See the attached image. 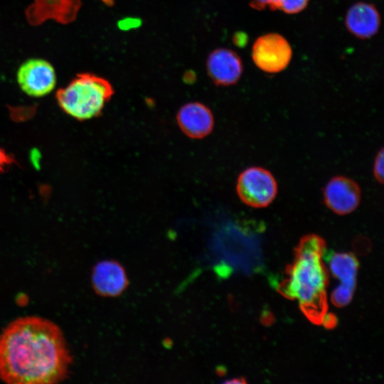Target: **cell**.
Listing matches in <instances>:
<instances>
[{
	"label": "cell",
	"instance_id": "cell-1",
	"mask_svg": "<svg viewBox=\"0 0 384 384\" xmlns=\"http://www.w3.org/2000/svg\"><path fill=\"white\" fill-rule=\"evenodd\" d=\"M72 356L61 329L39 316H23L0 334V378L11 384H50L65 380Z\"/></svg>",
	"mask_w": 384,
	"mask_h": 384
},
{
	"label": "cell",
	"instance_id": "cell-2",
	"mask_svg": "<svg viewBox=\"0 0 384 384\" xmlns=\"http://www.w3.org/2000/svg\"><path fill=\"white\" fill-rule=\"evenodd\" d=\"M325 241L317 235L301 238L292 265L286 270L287 278L278 291L288 299H297L301 310L311 322L320 324L327 311V270L321 261Z\"/></svg>",
	"mask_w": 384,
	"mask_h": 384
},
{
	"label": "cell",
	"instance_id": "cell-3",
	"mask_svg": "<svg viewBox=\"0 0 384 384\" xmlns=\"http://www.w3.org/2000/svg\"><path fill=\"white\" fill-rule=\"evenodd\" d=\"M114 95L112 84L92 73L78 74L55 95L60 108L68 115L85 121L99 116Z\"/></svg>",
	"mask_w": 384,
	"mask_h": 384
},
{
	"label": "cell",
	"instance_id": "cell-4",
	"mask_svg": "<svg viewBox=\"0 0 384 384\" xmlns=\"http://www.w3.org/2000/svg\"><path fill=\"white\" fill-rule=\"evenodd\" d=\"M277 191V183L274 176L262 167L247 168L237 180L236 191L240 199L252 208L268 206L275 199Z\"/></svg>",
	"mask_w": 384,
	"mask_h": 384
},
{
	"label": "cell",
	"instance_id": "cell-5",
	"mask_svg": "<svg viewBox=\"0 0 384 384\" xmlns=\"http://www.w3.org/2000/svg\"><path fill=\"white\" fill-rule=\"evenodd\" d=\"M292 50L289 43L282 35L270 33L262 35L255 41L252 49L254 63L268 73H277L289 64Z\"/></svg>",
	"mask_w": 384,
	"mask_h": 384
},
{
	"label": "cell",
	"instance_id": "cell-6",
	"mask_svg": "<svg viewBox=\"0 0 384 384\" xmlns=\"http://www.w3.org/2000/svg\"><path fill=\"white\" fill-rule=\"evenodd\" d=\"M16 79L20 88L28 95L35 97L48 95L56 84L53 65L40 58H31L23 63L18 69Z\"/></svg>",
	"mask_w": 384,
	"mask_h": 384
},
{
	"label": "cell",
	"instance_id": "cell-7",
	"mask_svg": "<svg viewBox=\"0 0 384 384\" xmlns=\"http://www.w3.org/2000/svg\"><path fill=\"white\" fill-rule=\"evenodd\" d=\"M326 206L336 214L343 215L353 212L359 206L361 191L353 179L336 176L331 178L323 191Z\"/></svg>",
	"mask_w": 384,
	"mask_h": 384
},
{
	"label": "cell",
	"instance_id": "cell-8",
	"mask_svg": "<svg viewBox=\"0 0 384 384\" xmlns=\"http://www.w3.org/2000/svg\"><path fill=\"white\" fill-rule=\"evenodd\" d=\"M206 68L208 76L215 85L229 86L239 80L243 65L237 53L229 48H220L209 54Z\"/></svg>",
	"mask_w": 384,
	"mask_h": 384
},
{
	"label": "cell",
	"instance_id": "cell-9",
	"mask_svg": "<svg viewBox=\"0 0 384 384\" xmlns=\"http://www.w3.org/2000/svg\"><path fill=\"white\" fill-rule=\"evenodd\" d=\"M91 280L95 292L107 297L120 295L127 289L129 282L123 266L112 260L97 262L93 267Z\"/></svg>",
	"mask_w": 384,
	"mask_h": 384
},
{
	"label": "cell",
	"instance_id": "cell-10",
	"mask_svg": "<svg viewBox=\"0 0 384 384\" xmlns=\"http://www.w3.org/2000/svg\"><path fill=\"white\" fill-rule=\"evenodd\" d=\"M176 120L181 131L193 139L206 137L212 132L214 125L211 110L198 102L183 105L176 114Z\"/></svg>",
	"mask_w": 384,
	"mask_h": 384
},
{
	"label": "cell",
	"instance_id": "cell-11",
	"mask_svg": "<svg viewBox=\"0 0 384 384\" xmlns=\"http://www.w3.org/2000/svg\"><path fill=\"white\" fill-rule=\"evenodd\" d=\"M345 25L356 37L366 39L377 33L380 26V16L372 4L357 2L347 11Z\"/></svg>",
	"mask_w": 384,
	"mask_h": 384
},
{
	"label": "cell",
	"instance_id": "cell-12",
	"mask_svg": "<svg viewBox=\"0 0 384 384\" xmlns=\"http://www.w3.org/2000/svg\"><path fill=\"white\" fill-rule=\"evenodd\" d=\"M79 6L78 0H34L28 18L36 23L47 18L66 23L75 17Z\"/></svg>",
	"mask_w": 384,
	"mask_h": 384
},
{
	"label": "cell",
	"instance_id": "cell-13",
	"mask_svg": "<svg viewBox=\"0 0 384 384\" xmlns=\"http://www.w3.org/2000/svg\"><path fill=\"white\" fill-rule=\"evenodd\" d=\"M333 276L341 284L355 289L358 262L356 257L348 252L329 253L326 257Z\"/></svg>",
	"mask_w": 384,
	"mask_h": 384
},
{
	"label": "cell",
	"instance_id": "cell-14",
	"mask_svg": "<svg viewBox=\"0 0 384 384\" xmlns=\"http://www.w3.org/2000/svg\"><path fill=\"white\" fill-rule=\"evenodd\" d=\"M354 290L350 287L343 284H340L332 292L331 297L332 303L338 307L346 306L350 303Z\"/></svg>",
	"mask_w": 384,
	"mask_h": 384
},
{
	"label": "cell",
	"instance_id": "cell-15",
	"mask_svg": "<svg viewBox=\"0 0 384 384\" xmlns=\"http://www.w3.org/2000/svg\"><path fill=\"white\" fill-rule=\"evenodd\" d=\"M309 0H277V10L289 14H297L304 10Z\"/></svg>",
	"mask_w": 384,
	"mask_h": 384
},
{
	"label": "cell",
	"instance_id": "cell-16",
	"mask_svg": "<svg viewBox=\"0 0 384 384\" xmlns=\"http://www.w3.org/2000/svg\"><path fill=\"white\" fill-rule=\"evenodd\" d=\"M384 151L381 149L375 156L373 164V175L375 179L383 183L384 174Z\"/></svg>",
	"mask_w": 384,
	"mask_h": 384
},
{
	"label": "cell",
	"instance_id": "cell-17",
	"mask_svg": "<svg viewBox=\"0 0 384 384\" xmlns=\"http://www.w3.org/2000/svg\"><path fill=\"white\" fill-rule=\"evenodd\" d=\"M16 162L14 156L0 146V174L7 171Z\"/></svg>",
	"mask_w": 384,
	"mask_h": 384
},
{
	"label": "cell",
	"instance_id": "cell-18",
	"mask_svg": "<svg viewBox=\"0 0 384 384\" xmlns=\"http://www.w3.org/2000/svg\"><path fill=\"white\" fill-rule=\"evenodd\" d=\"M277 0H252L250 5L257 10L265 9L267 6L271 10H277Z\"/></svg>",
	"mask_w": 384,
	"mask_h": 384
},
{
	"label": "cell",
	"instance_id": "cell-19",
	"mask_svg": "<svg viewBox=\"0 0 384 384\" xmlns=\"http://www.w3.org/2000/svg\"><path fill=\"white\" fill-rule=\"evenodd\" d=\"M325 327L328 329H331L336 326L337 324V319L336 316L332 314H326L323 321H322Z\"/></svg>",
	"mask_w": 384,
	"mask_h": 384
},
{
	"label": "cell",
	"instance_id": "cell-20",
	"mask_svg": "<svg viewBox=\"0 0 384 384\" xmlns=\"http://www.w3.org/2000/svg\"><path fill=\"white\" fill-rule=\"evenodd\" d=\"M261 320L265 324H270L273 321V316L271 315L270 312L265 311L262 316Z\"/></svg>",
	"mask_w": 384,
	"mask_h": 384
},
{
	"label": "cell",
	"instance_id": "cell-21",
	"mask_svg": "<svg viewBox=\"0 0 384 384\" xmlns=\"http://www.w3.org/2000/svg\"><path fill=\"white\" fill-rule=\"evenodd\" d=\"M225 383H245L246 380L244 378H236L225 382Z\"/></svg>",
	"mask_w": 384,
	"mask_h": 384
}]
</instances>
